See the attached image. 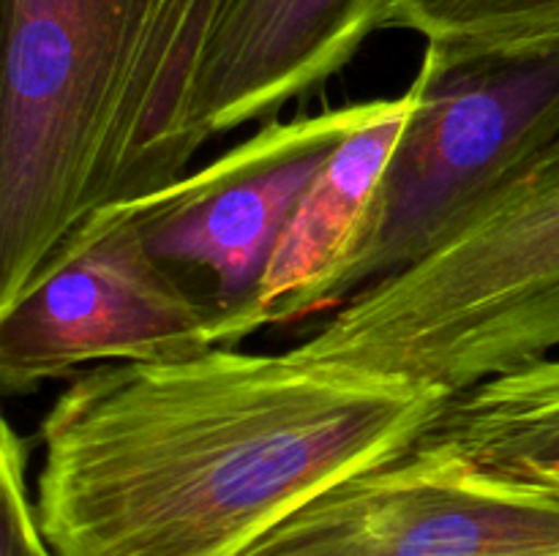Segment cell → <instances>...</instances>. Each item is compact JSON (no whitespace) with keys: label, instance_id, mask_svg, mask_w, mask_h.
<instances>
[{"label":"cell","instance_id":"obj_1","mask_svg":"<svg viewBox=\"0 0 559 556\" xmlns=\"http://www.w3.org/2000/svg\"><path fill=\"white\" fill-rule=\"evenodd\" d=\"M448 398L298 347L93 365L38 428V523L55 556H240L418 445Z\"/></svg>","mask_w":559,"mask_h":556},{"label":"cell","instance_id":"obj_2","mask_svg":"<svg viewBox=\"0 0 559 556\" xmlns=\"http://www.w3.org/2000/svg\"><path fill=\"white\" fill-rule=\"evenodd\" d=\"M222 0H0V311L98 210L205 147L194 87Z\"/></svg>","mask_w":559,"mask_h":556},{"label":"cell","instance_id":"obj_3","mask_svg":"<svg viewBox=\"0 0 559 556\" xmlns=\"http://www.w3.org/2000/svg\"><path fill=\"white\" fill-rule=\"evenodd\" d=\"M304 349L448 396L559 354V134L448 243L344 300Z\"/></svg>","mask_w":559,"mask_h":556},{"label":"cell","instance_id":"obj_4","mask_svg":"<svg viewBox=\"0 0 559 556\" xmlns=\"http://www.w3.org/2000/svg\"><path fill=\"white\" fill-rule=\"evenodd\" d=\"M415 107L364 227L311 316L407 270L453 238L559 134V49L445 58L426 49Z\"/></svg>","mask_w":559,"mask_h":556},{"label":"cell","instance_id":"obj_5","mask_svg":"<svg viewBox=\"0 0 559 556\" xmlns=\"http://www.w3.org/2000/svg\"><path fill=\"white\" fill-rule=\"evenodd\" d=\"M235 347L229 319L153 254L131 202L98 210L41 281L0 311V387L33 392L85 365Z\"/></svg>","mask_w":559,"mask_h":556},{"label":"cell","instance_id":"obj_6","mask_svg":"<svg viewBox=\"0 0 559 556\" xmlns=\"http://www.w3.org/2000/svg\"><path fill=\"white\" fill-rule=\"evenodd\" d=\"M559 551V494L426 434L338 480L240 556H540Z\"/></svg>","mask_w":559,"mask_h":556},{"label":"cell","instance_id":"obj_7","mask_svg":"<svg viewBox=\"0 0 559 556\" xmlns=\"http://www.w3.org/2000/svg\"><path fill=\"white\" fill-rule=\"evenodd\" d=\"M374 107L377 98L265 120L233 150L131 202L153 254L183 276L207 278V300L229 319L233 343L254 333L257 292L300 200Z\"/></svg>","mask_w":559,"mask_h":556},{"label":"cell","instance_id":"obj_8","mask_svg":"<svg viewBox=\"0 0 559 556\" xmlns=\"http://www.w3.org/2000/svg\"><path fill=\"white\" fill-rule=\"evenodd\" d=\"M399 0H222L194 87L202 142L273 120L320 90L366 38L396 22Z\"/></svg>","mask_w":559,"mask_h":556},{"label":"cell","instance_id":"obj_9","mask_svg":"<svg viewBox=\"0 0 559 556\" xmlns=\"http://www.w3.org/2000/svg\"><path fill=\"white\" fill-rule=\"evenodd\" d=\"M415 107V90L377 98V107L333 150L284 229L251 309V327L287 325L311 316L325 278L353 249L393 147Z\"/></svg>","mask_w":559,"mask_h":556},{"label":"cell","instance_id":"obj_10","mask_svg":"<svg viewBox=\"0 0 559 556\" xmlns=\"http://www.w3.org/2000/svg\"><path fill=\"white\" fill-rule=\"evenodd\" d=\"M429 434L559 494V354L451 396Z\"/></svg>","mask_w":559,"mask_h":556},{"label":"cell","instance_id":"obj_11","mask_svg":"<svg viewBox=\"0 0 559 556\" xmlns=\"http://www.w3.org/2000/svg\"><path fill=\"white\" fill-rule=\"evenodd\" d=\"M393 27L445 58L559 49V0H399Z\"/></svg>","mask_w":559,"mask_h":556},{"label":"cell","instance_id":"obj_12","mask_svg":"<svg viewBox=\"0 0 559 556\" xmlns=\"http://www.w3.org/2000/svg\"><path fill=\"white\" fill-rule=\"evenodd\" d=\"M27 445L9 420L0 423V494H3V556H55L41 532L36 499L27 494Z\"/></svg>","mask_w":559,"mask_h":556},{"label":"cell","instance_id":"obj_13","mask_svg":"<svg viewBox=\"0 0 559 556\" xmlns=\"http://www.w3.org/2000/svg\"><path fill=\"white\" fill-rule=\"evenodd\" d=\"M540 556H559V551H555V554H540Z\"/></svg>","mask_w":559,"mask_h":556}]
</instances>
